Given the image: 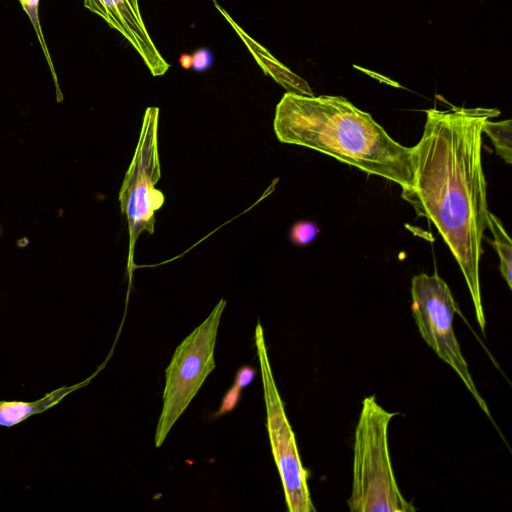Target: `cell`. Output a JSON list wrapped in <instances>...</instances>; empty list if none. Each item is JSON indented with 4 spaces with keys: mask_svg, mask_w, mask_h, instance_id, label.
Wrapping results in <instances>:
<instances>
[{
    "mask_svg": "<svg viewBox=\"0 0 512 512\" xmlns=\"http://www.w3.org/2000/svg\"><path fill=\"white\" fill-rule=\"evenodd\" d=\"M487 228L490 229L493 235V241H490L495 251L498 254L500 263L499 270L501 276L506 282L507 286L512 288V242L504 229L501 221L493 213L488 212L487 215Z\"/></svg>",
    "mask_w": 512,
    "mask_h": 512,
    "instance_id": "cell-9",
    "label": "cell"
},
{
    "mask_svg": "<svg viewBox=\"0 0 512 512\" xmlns=\"http://www.w3.org/2000/svg\"><path fill=\"white\" fill-rule=\"evenodd\" d=\"M35 406L24 402H4L0 404V425L12 426L33 413Z\"/></svg>",
    "mask_w": 512,
    "mask_h": 512,
    "instance_id": "cell-12",
    "label": "cell"
},
{
    "mask_svg": "<svg viewBox=\"0 0 512 512\" xmlns=\"http://www.w3.org/2000/svg\"><path fill=\"white\" fill-rule=\"evenodd\" d=\"M493 108L452 106L426 110L419 142L413 146L414 185L401 197L437 229L467 284L477 322L486 320L480 286L482 239L487 228V184L482 165V134Z\"/></svg>",
    "mask_w": 512,
    "mask_h": 512,
    "instance_id": "cell-1",
    "label": "cell"
},
{
    "mask_svg": "<svg viewBox=\"0 0 512 512\" xmlns=\"http://www.w3.org/2000/svg\"><path fill=\"white\" fill-rule=\"evenodd\" d=\"M482 131L492 141L496 154L507 164H512V121L508 119L494 122L488 119Z\"/></svg>",
    "mask_w": 512,
    "mask_h": 512,
    "instance_id": "cell-10",
    "label": "cell"
},
{
    "mask_svg": "<svg viewBox=\"0 0 512 512\" xmlns=\"http://www.w3.org/2000/svg\"><path fill=\"white\" fill-rule=\"evenodd\" d=\"M241 394V389L232 385V387L226 392L220 405L219 411L215 416L224 415L232 411L238 404Z\"/></svg>",
    "mask_w": 512,
    "mask_h": 512,
    "instance_id": "cell-15",
    "label": "cell"
},
{
    "mask_svg": "<svg viewBox=\"0 0 512 512\" xmlns=\"http://www.w3.org/2000/svg\"><path fill=\"white\" fill-rule=\"evenodd\" d=\"M84 6L103 18L132 45L153 76H162L168 71L170 65L148 33L138 0H84Z\"/></svg>",
    "mask_w": 512,
    "mask_h": 512,
    "instance_id": "cell-8",
    "label": "cell"
},
{
    "mask_svg": "<svg viewBox=\"0 0 512 512\" xmlns=\"http://www.w3.org/2000/svg\"><path fill=\"white\" fill-rule=\"evenodd\" d=\"M254 340L263 384L266 427L288 511L315 512L307 483L308 473L302 465L295 435L273 376L260 321L255 328Z\"/></svg>",
    "mask_w": 512,
    "mask_h": 512,
    "instance_id": "cell-7",
    "label": "cell"
},
{
    "mask_svg": "<svg viewBox=\"0 0 512 512\" xmlns=\"http://www.w3.org/2000/svg\"><path fill=\"white\" fill-rule=\"evenodd\" d=\"M0 234H1V228H0Z\"/></svg>",
    "mask_w": 512,
    "mask_h": 512,
    "instance_id": "cell-17",
    "label": "cell"
},
{
    "mask_svg": "<svg viewBox=\"0 0 512 512\" xmlns=\"http://www.w3.org/2000/svg\"><path fill=\"white\" fill-rule=\"evenodd\" d=\"M214 62V54L208 48L202 47L192 54H182L179 63L184 69H193L195 71H205L209 69Z\"/></svg>",
    "mask_w": 512,
    "mask_h": 512,
    "instance_id": "cell-13",
    "label": "cell"
},
{
    "mask_svg": "<svg viewBox=\"0 0 512 512\" xmlns=\"http://www.w3.org/2000/svg\"><path fill=\"white\" fill-rule=\"evenodd\" d=\"M255 375H256L255 368H253L251 366H247V365L242 366L238 369V371L236 373L233 385L242 389V388L246 387L247 385H249L253 381Z\"/></svg>",
    "mask_w": 512,
    "mask_h": 512,
    "instance_id": "cell-16",
    "label": "cell"
},
{
    "mask_svg": "<svg viewBox=\"0 0 512 512\" xmlns=\"http://www.w3.org/2000/svg\"><path fill=\"white\" fill-rule=\"evenodd\" d=\"M318 226L311 221H298L289 231V239L296 246H306L318 235Z\"/></svg>",
    "mask_w": 512,
    "mask_h": 512,
    "instance_id": "cell-14",
    "label": "cell"
},
{
    "mask_svg": "<svg viewBox=\"0 0 512 512\" xmlns=\"http://www.w3.org/2000/svg\"><path fill=\"white\" fill-rule=\"evenodd\" d=\"M39 1L40 0H19L23 10L26 12L27 16L29 17V20L35 30V33L37 35V38L39 40V43L41 45V48L43 50V53L46 57V60L49 64V68L51 70V74L53 76V79H54V82H55V85H56V89H57V100L58 102H61L62 101V94L60 92V89H59V85H58V81H57V76H56V73H55V70L53 68V65H52V61H51V57H50V53L48 51V48L46 46V43H45V40H44V36H43V33H42V28H41V24H40V20H39V14H38V8H39Z\"/></svg>",
    "mask_w": 512,
    "mask_h": 512,
    "instance_id": "cell-11",
    "label": "cell"
},
{
    "mask_svg": "<svg viewBox=\"0 0 512 512\" xmlns=\"http://www.w3.org/2000/svg\"><path fill=\"white\" fill-rule=\"evenodd\" d=\"M412 315L422 339L459 376L481 410L493 421L480 395L453 330L460 312L448 284L435 272L415 275L411 281Z\"/></svg>",
    "mask_w": 512,
    "mask_h": 512,
    "instance_id": "cell-6",
    "label": "cell"
},
{
    "mask_svg": "<svg viewBox=\"0 0 512 512\" xmlns=\"http://www.w3.org/2000/svg\"><path fill=\"white\" fill-rule=\"evenodd\" d=\"M273 127L281 143L316 150L402 189L414 185L413 147L396 142L344 97L287 92L276 106Z\"/></svg>",
    "mask_w": 512,
    "mask_h": 512,
    "instance_id": "cell-2",
    "label": "cell"
},
{
    "mask_svg": "<svg viewBox=\"0 0 512 512\" xmlns=\"http://www.w3.org/2000/svg\"><path fill=\"white\" fill-rule=\"evenodd\" d=\"M226 300L220 299L208 317L175 349L165 370L162 409L155 432L159 448L215 368V345Z\"/></svg>",
    "mask_w": 512,
    "mask_h": 512,
    "instance_id": "cell-4",
    "label": "cell"
},
{
    "mask_svg": "<svg viewBox=\"0 0 512 512\" xmlns=\"http://www.w3.org/2000/svg\"><path fill=\"white\" fill-rule=\"evenodd\" d=\"M396 413L385 410L374 395L364 398L353 444L351 512H414L399 490L390 459L388 427Z\"/></svg>",
    "mask_w": 512,
    "mask_h": 512,
    "instance_id": "cell-3",
    "label": "cell"
},
{
    "mask_svg": "<svg viewBox=\"0 0 512 512\" xmlns=\"http://www.w3.org/2000/svg\"><path fill=\"white\" fill-rule=\"evenodd\" d=\"M159 108L148 107L131 163L119 192L122 214L126 217L129 233L128 272L134 269V247L138 237L154 233L155 212L165 202L164 194L155 188L161 177L158 152Z\"/></svg>",
    "mask_w": 512,
    "mask_h": 512,
    "instance_id": "cell-5",
    "label": "cell"
}]
</instances>
